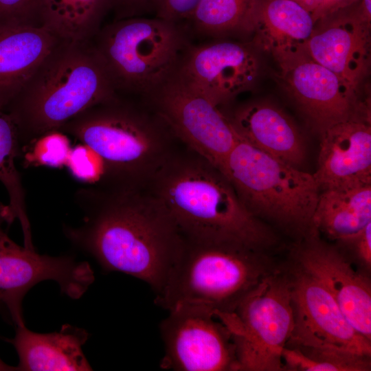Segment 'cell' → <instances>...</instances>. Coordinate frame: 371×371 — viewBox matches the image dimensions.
Segmentation results:
<instances>
[{
    "label": "cell",
    "instance_id": "6da1fadb",
    "mask_svg": "<svg viewBox=\"0 0 371 371\" xmlns=\"http://www.w3.org/2000/svg\"><path fill=\"white\" fill-rule=\"evenodd\" d=\"M83 213L79 227L65 226L75 247L108 271H119L163 289L184 237L163 204L144 187L100 184L75 194Z\"/></svg>",
    "mask_w": 371,
    "mask_h": 371
},
{
    "label": "cell",
    "instance_id": "7a4b0ae2",
    "mask_svg": "<svg viewBox=\"0 0 371 371\" xmlns=\"http://www.w3.org/2000/svg\"><path fill=\"white\" fill-rule=\"evenodd\" d=\"M148 183L184 238L280 249L278 232L245 207L218 168L192 150L174 152Z\"/></svg>",
    "mask_w": 371,
    "mask_h": 371
},
{
    "label": "cell",
    "instance_id": "3957f363",
    "mask_svg": "<svg viewBox=\"0 0 371 371\" xmlns=\"http://www.w3.org/2000/svg\"><path fill=\"white\" fill-rule=\"evenodd\" d=\"M119 94L91 42L60 40L4 109L21 148Z\"/></svg>",
    "mask_w": 371,
    "mask_h": 371
},
{
    "label": "cell",
    "instance_id": "277c9868",
    "mask_svg": "<svg viewBox=\"0 0 371 371\" xmlns=\"http://www.w3.org/2000/svg\"><path fill=\"white\" fill-rule=\"evenodd\" d=\"M90 148L103 169L101 183L144 187L174 153L176 139L148 104L115 98L94 105L58 130Z\"/></svg>",
    "mask_w": 371,
    "mask_h": 371
},
{
    "label": "cell",
    "instance_id": "5b68a950",
    "mask_svg": "<svg viewBox=\"0 0 371 371\" xmlns=\"http://www.w3.org/2000/svg\"><path fill=\"white\" fill-rule=\"evenodd\" d=\"M276 254L234 243H184L155 304L168 311L181 306L233 313L262 280L276 271Z\"/></svg>",
    "mask_w": 371,
    "mask_h": 371
},
{
    "label": "cell",
    "instance_id": "8992f818",
    "mask_svg": "<svg viewBox=\"0 0 371 371\" xmlns=\"http://www.w3.org/2000/svg\"><path fill=\"white\" fill-rule=\"evenodd\" d=\"M221 171L245 207L276 232L296 241L315 230L313 218L320 188L313 174L240 137Z\"/></svg>",
    "mask_w": 371,
    "mask_h": 371
},
{
    "label": "cell",
    "instance_id": "52a82bcc",
    "mask_svg": "<svg viewBox=\"0 0 371 371\" xmlns=\"http://www.w3.org/2000/svg\"><path fill=\"white\" fill-rule=\"evenodd\" d=\"M117 93L147 98L178 70L191 44L181 23L134 16L101 27L91 41Z\"/></svg>",
    "mask_w": 371,
    "mask_h": 371
},
{
    "label": "cell",
    "instance_id": "ba28073f",
    "mask_svg": "<svg viewBox=\"0 0 371 371\" xmlns=\"http://www.w3.org/2000/svg\"><path fill=\"white\" fill-rule=\"evenodd\" d=\"M216 317L232 334L238 371H284L282 352L293 328V313L283 260L233 313Z\"/></svg>",
    "mask_w": 371,
    "mask_h": 371
},
{
    "label": "cell",
    "instance_id": "9c48e42d",
    "mask_svg": "<svg viewBox=\"0 0 371 371\" xmlns=\"http://www.w3.org/2000/svg\"><path fill=\"white\" fill-rule=\"evenodd\" d=\"M14 221L8 205L0 202V304L3 319L17 327L25 326L23 300L36 284L54 280L63 293L78 299L93 282L94 273L86 261L40 254L34 247L18 245L8 235Z\"/></svg>",
    "mask_w": 371,
    "mask_h": 371
},
{
    "label": "cell",
    "instance_id": "30bf717a",
    "mask_svg": "<svg viewBox=\"0 0 371 371\" xmlns=\"http://www.w3.org/2000/svg\"><path fill=\"white\" fill-rule=\"evenodd\" d=\"M144 100L176 139L221 170L239 137L219 107L177 72Z\"/></svg>",
    "mask_w": 371,
    "mask_h": 371
},
{
    "label": "cell",
    "instance_id": "8fae6325",
    "mask_svg": "<svg viewBox=\"0 0 371 371\" xmlns=\"http://www.w3.org/2000/svg\"><path fill=\"white\" fill-rule=\"evenodd\" d=\"M160 324L165 355L163 369L178 371H238L232 334L214 312L181 306L168 311Z\"/></svg>",
    "mask_w": 371,
    "mask_h": 371
},
{
    "label": "cell",
    "instance_id": "7c38bea8",
    "mask_svg": "<svg viewBox=\"0 0 371 371\" xmlns=\"http://www.w3.org/2000/svg\"><path fill=\"white\" fill-rule=\"evenodd\" d=\"M293 328L285 346L331 348L371 356V341L350 324L327 289L288 259Z\"/></svg>",
    "mask_w": 371,
    "mask_h": 371
},
{
    "label": "cell",
    "instance_id": "4fadbf2b",
    "mask_svg": "<svg viewBox=\"0 0 371 371\" xmlns=\"http://www.w3.org/2000/svg\"><path fill=\"white\" fill-rule=\"evenodd\" d=\"M321 283L355 329L371 341V279L335 244L313 230L293 241L286 256Z\"/></svg>",
    "mask_w": 371,
    "mask_h": 371
},
{
    "label": "cell",
    "instance_id": "5bb4252c",
    "mask_svg": "<svg viewBox=\"0 0 371 371\" xmlns=\"http://www.w3.org/2000/svg\"><path fill=\"white\" fill-rule=\"evenodd\" d=\"M259 69L258 54L252 43L223 40L191 43L177 73L221 108L252 87Z\"/></svg>",
    "mask_w": 371,
    "mask_h": 371
},
{
    "label": "cell",
    "instance_id": "9a60e30c",
    "mask_svg": "<svg viewBox=\"0 0 371 371\" xmlns=\"http://www.w3.org/2000/svg\"><path fill=\"white\" fill-rule=\"evenodd\" d=\"M278 64L286 91L320 134L368 112L359 102L357 89L303 52Z\"/></svg>",
    "mask_w": 371,
    "mask_h": 371
},
{
    "label": "cell",
    "instance_id": "2e32d148",
    "mask_svg": "<svg viewBox=\"0 0 371 371\" xmlns=\"http://www.w3.org/2000/svg\"><path fill=\"white\" fill-rule=\"evenodd\" d=\"M321 135L313 173L320 190L371 184L370 113L337 123Z\"/></svg>",
    "mask_w": 371,
    "mask_h": 371
},
{
    "label": "cell",
    "instance_id": "e0dca14e",
    "mask_svg": "<svg viewBox=\"0 0 371 371\" xmlns=\"http://www.w3.org/2000/svg\"><path fill=\"white\" fill-rule=\"evenodd\" d=\"M321 21L305 43L304 54L357 89L369 68L370 25L353 12Z\"/></svg>",
    "mask_w": 371,
    "mask_h": 371
},
{
    "label": "cell",
    "instance_id": "ac0fdd59",
    "mask_svg": "<svg viewBox=\"0 0 371 371\" xmlns=\"http://www.w3.org/2000/svg\"><path fill=\"white\" fill-rule=\"evenodd\" d=\"M225 115L238 136L252 146L297 168L304 163V138L280 108L269 102L252 101Z\"/></svg>",
    "mask_w": 371,
    "mask_h": 371
},
{
    "label": "cell",
    "instance_id": "d6986e66",
    "mask_svg": "<svg viewBox=\"0 0 371 371\" xmlns=\"http://www.w3.org/2000/svg\"><path fill=\"white\" fill-rule=\"evenodd\" d=\"M62 40L40 25L0 26V109L4 110Z\"/></svg>",
    "mask_w": 371,
    "mask_h": 371
},
{
    "label": "cell",
    "instance_id": "ffe728a7",
    "mask_svg": "<svg viewBox=\"0 0 371 371\" xmlns=\"http://www.w3.org/2000/svg\"><path fill=\"white\" fill-rule=\"evenodd\" d=\"M88 337L85 330L64 324L58 332L50 333L17 326L12 339H4L18 354L17 370L87 371L93 370L82 350Z\"/></svg>",
    "mask_w": 371,
    "mask_h": 371
},
{
    "label": "cell",
    "instance_id": "44dd1931",
    "mask_svg": "<svg viewBox=\"0 0 371 371\" xmlns=\"http://www.w3.org/2000/svg\"><path fill=\"white\" fill-rule=\"evenodd\" d=\"M315 23L311 13L293 0H260L250 32L255 34L252 43L280 63L303 52Z\"/></svg>",
    "mask_w": 371,
    "mask_h": 371
},
{
    "label": "cell",
    "instance_id": "7402d4cb",
    "mask_svg": "<svg viewBox=\"0 0 371 371\" xmlns=\"http://www.w3.org/2000/svg\"><path fill=\"white\" fill-rule=\"evenodd\" d=\"M371 223V184L322 190L313 225L331 240L344 239Z\"/></svg>",
    "mask_w": 371,
    "mask_h": 371
},
{
    "label": "cell",
    "instance_id": "603a6c76",
    "mask_svg": "<svg viewBox=\"0 0 371 371\" xmlns=\"http://www.w3.org/2000/svg\"><path fill=\"white\" fill-rule=\"evenodd\" d=\"M113 0H41L39 24L58 38L91 42Z\"/></svg>",
    "mask_w": 371,
    "mask_h": 371
},
{
    "label": "cell",
    "instance_id": "cb8c5ba5",
    "mask_svg": "<svg viewBox=\"0 0 371 371\" xmlns=\"http://www.w3.org/2000/svg\"><path fill=\"white\" fill-rule=\"evenodd\" d=\"M21 154L17 128L10 115L0 109V181L8 192V207L12 218L19 221L24 240H30L32 238L25 192L16 166V160Z\"/></svg>",
    "mask_w": 371,
    "mask_h": 371
},
{
    "label": "cell",
    "instance_id": "d4e9b609",
    "mask_svg": "<svg viewBox=\"0 0 371 371\" xmlns=\"http://www.w3.org/2000/svg\"><path fill=\"white\" fill-rule=\"evenodd\" d=\"M260 0H201L190 19L201 36H220L251 32Z\"/></svg>",
    "mask_w": 371,
    "mask_h": 371
},
{
    "label": "cell",
    "instance_id": "484cf974",
    "mask_svg": "<svg viewBox=\"0 0 371 371\" xmlns=\"http://www.w3.org/2000/svg\"><path fill=\"white\" fill-rule=\"evenodd\" d=\"M284 371H370L371 356L306 346H285Z\"/></svg>",
    "mask_w": 371,
    "mask_h": 371
},
{
    "label": "cell",
    "instance_id": "4316f807",
    "mask_svg": "<svg viewBox=\"0 0 371 371\" xmlns=\"http://www.w3.org/2000/svg\"><path fill=\"white\" fill-rule=\"evenodd\" d=\"M32 143H34L32 160L35 162L55 167L66 164L71 149L67 137L63 132L54 131L47 133Z\"/></svg>",
    "mask_w": 371,
    "mask_h": 371
},
{
    "label": "cell",
    "instance_id": "83f0119b",
    "mask_svg": "<svg viewBox=\"0 0 371 371\" xmlns=\"http://www.w3.org/2000/svg\"><path fill=\"white\" fill-rule=\"evenodd\" d=\"M343 255L359 271L371 273V223L355 234L335 241Z\"/></svg>",
    "mask_w": 371,
    "mask_h": 371
},
{
    "label": "cell",
    "instance_id": "f1b7e54d",
    "mask_svg": "<svg viewBox=\"0 0 371 371\" xmlns=\"http://www.w3.org/2000/svg\"><path fill=\"white\" fill-rule=\"evenodd\" d=\"M40 2L41 0H0V26L40 25Z\"/></svg>",
    "mask_w": 371,
    "mask_h": 371
},
{
    "label": "cell",
    "instance_id": "f546056e",
    "mask_svg": "<svg viewBox=\"0 0 371 371\" xmlns=\"http://www.w3.org/2000/svg\"><path fill=\"white\" fill-rule=\"evenodd\" d=\"M94 153L87 146L82 144L71 150L66 164L69 166L71 172L75 177L85 181L92 182L96 178H102V171L98 168L101 166H96V159H99L97 155L91 158ZM103 170V169H102Z\"/></svg>",
    "mask_w": 371,
    "mask_h": 371
},
{
    "label": "cell",
    "instance_id": "4dcf8cb0",
    "mask_svg": "<svg viewBox=\"0 0 371 371\" xmlns=\"http://www.w3.org/2000/svg\"><path fill=\"white\" fill-rule=\"evenodd\" d=\"M201 0H155L156 16L181 23L190 20Z\"/></svg>",
    "mask_w": 371,
    "mask_h": 371
},
{
    "label": "cell",
    "instance_id": "1f68e13d",
    "mask_svg": "<svg viewBox=\"0 0 371 371\" xmlns=\"http://www.w3.org/2000/svg\"><path fill=\"white\" fill-rule=\"evenodd\" d=\"M155 0H113L119 19L139 16L155 9Z\"/></svg>",
    "mask_w": 371,
    "mask_h": 371
},
{
    "label": "cell",
    "instance_id": "d6a6232c",
    "mask_svg": "<svg viewBox=\"0 0 371 371\" xmlns=\"http://www.w3.org/2000/svg\"><path fill=\"white\" fill-rule=\"evenodd\" d=\"M359 0H326V3L315 15V23L346 8Z\"/></svg>",
    "mask_w": 371,
    "mask_h": 371
},
{
    "label": "cell",
    "instance_id": "836d02e7",
    "mask_svg": "<svg viewBox=\"0 0 371 371\" xmlns=\"http://www.w3.org/2000/svg\"><path fill=\"white\" fill-rule=\"evenodd\" d=\"M357 9L353 14L362 22L370 25L371 0H359Z\"/></svg>",
    "mask_w": 371,
    "mask_h": 371
},
{
    "label": "cell",
    "instance_id": "e575fe53",
    "mask_svg": "<svg viewBox=\"0 0 371 371\" xmlns=\"http://www.w3.org/2000/svg\"><path fill=\"white\" fill-rule=\"evenodd\" d=\"M311 13L313 18L322 8L326 0H293Z\"/></svg>",
    "mask_w": 371,
    "mask_h": 371
},
{
    "label": "cell",
    "instance_id": "d590c367",
    "mask_svg": "<svg viewBox=\"0 0 371 371\" xmlns=\"http://www.w3.org/2000/svg\"><path fill=\"white\" fill-rule=\"evenodd\" d=\"M0 314L3 316V311L0 304ZM17 370L16 366H11L3 361L0 358V371H15Z\"/></svg>",
    "mask_w": 371,
    "mask_h": 371
}]
</instances>
